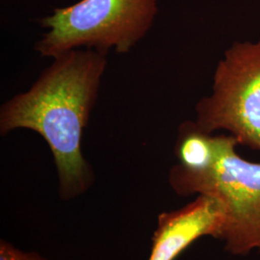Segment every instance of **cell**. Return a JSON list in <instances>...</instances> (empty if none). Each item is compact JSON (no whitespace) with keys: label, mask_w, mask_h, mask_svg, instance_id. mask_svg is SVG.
I'll return each instance as SVG.
<instances>
[{"label":"cell","mask_w":260,"mask_h":260,"mask_svg":"<svg viewBox=\"0 0 260 260\" xmlns=\"http://www.w3.org/2000/svg\"><path fill=\"white\" fill-rule=\"evenodd\" d=\"M106 55L78 48L57 56L28 91L13 96L0 108L2 136L25 128L47 142L61 193L67 198L83 192L91 181L81 143L107 67Z\"/></svg>","instance_id":"6da1fadb"},{"label":"cell","mask_w":260,"mask_h":260,"mask_svg":"<svg viewBox=\"0 0 260 260\" xmlns=\"http://www.w3.org/2000/svg\"><path fill=\"white\" fill-rule=\"evenodd\" d=\"M216 137L213 164L202 173L189 174L177 166L170 173V183L179 195L212 196L225 208L221 240L233 255L260 251V163L241 157L233 135Z\"/></svg>","instance_id":"7a4b0ae2"},{"label":"cell","mask_w":260,"mask_h":260,"mask_svg":"<svg viewBox=\"0 0 260 260\" xmlns=\"http://www.w3.org/2000/svg\"><path fill=\"white\" fill-rule=\"evenodd\" d=\"M156 12V0H81L41 19L48 31L34 48L52 59L78 48L127 53L146 36Z\"/></svg>","instance_id":"3957f363"},{"label":"cell","mask_w":260,"mask_h":260,"mask_svg":"<svg viewBox=\"0 0 260 260\" xmlns=\"http://www.w3.org/2000/svg\"><path fill=\"white\" fill-rule=\"evenodd\" d=\"M206 133L229 130L239 145L260 150V41L234 43L213 77L212 93L196 105Z\"/></svg>","instance_id":"277c9868"},{"label":"cell","mask_w":260,"mask_h":260,"mask_svg":"<svg viewBox=\"0 0 260 260\" xmlns=\"http://www.w3.org/2000/svg\"><path fill=\"white\" fill-rule=\"evenodd\" d=\"M225 219L223 203L208 195H200L183 208L160 215L149 260H175L203 236L220 239Z\"/></svg>","instance_id":"5b68a950"},{"label":"cell","mask_w":260,"mask_h":260,"mask_svg":"<svg viewBox=\"0 0 260 260\" xmlns=\"http://www.w3.org/2000/svg\"><path fill=\"white\" fill-rule=\"evenodd\" d=\"M176 154L178 169L189 174L202 173L216 159V137L200 129L195 121H185L179 127Z\"/></svg>","instance_id":"8992f818"},{"label":"cell","mask_w":260,"mask_h":260,"mask_svg":"<svg viewBox=\"0 0 260 260\" xmlns=\"http://www.w3.org/2000/svg\"><path fill=\"white\" fill-rule=\"evenodd\" d=\"M0 260H43L35 253H26L11 246L7 242L1 241Z\"/></svg>","instance_id":"52a82bcc"}]
</instances>
